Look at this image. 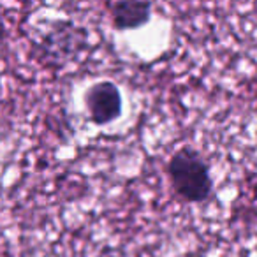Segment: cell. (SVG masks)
Returning a JSON list of instances; mask_svg holds the SVG:
<instances>
[{
    "instance_id": "5",
    "label": "cell",
    "mask_w": 257,
    "mask_h": 257,
    "mask_svg": "<svg viewBox=\"0 0 257 257\" xmlns=\"http://www.w3.org/2000/svg\"><path fill=\"white\" fill-rule=\"evenodd\" d=\"M97 257H133L127 250L123 248H114V246H106L102 252L97 253Z\"/></svg>"
},
{
    "instance_id": "2",
    "label": "cell",
    "mask_w": 257,
    "mask_h": 257,
    "mask_svg": "<svg viewBox=\"0 0 257 257\" xmlns=\"http://www.w3.org/2000/svg\"><path fill=\"white\" fill-rule=\"evenodd\" d=\"M88 43V32L72 22L53 23L48 34L43 37V53L55 60L58 65L74 58L85 50Z\"/></svg>"
},
{
    "instance_id": "1",
    "label": "cell",
    "mask_w": 257,
    "mask_h": 257,
    "mask_svg": "<svg viewBox=\"0 0 257 257\" xmlns=\"http://www.w3.org/2000/svg\"><path fill=\"white\" fill-rule=\"evenodd\" d=\"M168 176L173 190L189 204L206 203L213 194L210 164L201 152L192 147H182L168 162Z\"/></svg>"
},
{
    "instance_id": "3",
    "label": "cell",
    "mask_w": 257,
    "mask_h": 257,
    "mask_svg": "<svg viewBox=\"0 0 257 257\" xmlns=\"http://www.w3.org/2000/svg\"><path fill=\"white\" fill-rule=\"evenodd\" d=\"M85 106L90 121L99 127H104L120 118L121 114L123 100H121L120 88L116 83L109 79L92 83L85 92Z\"/></svg>"
},
{
    "instance_id": "4",
    "label": "cell",
    "mask_w": 257,
    "mask_h": 257,
    "mask_svg": "<svg viewBox=\"0 0 257 257\" xmlns=\"http://www.w3.org/2000/svg\"><path fill=\"white\" fill-rule=\"evenodd\" d=\"M109 15L113 27L120 32L138 30L150 22L154 4L147 0H116L109 4Z\"/></svg>"
}]
</instances>
